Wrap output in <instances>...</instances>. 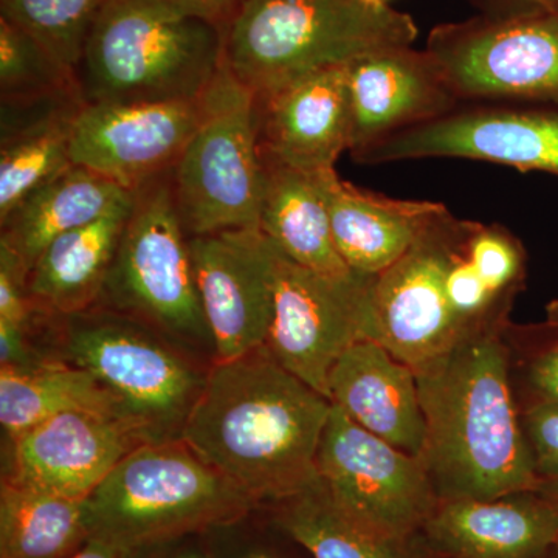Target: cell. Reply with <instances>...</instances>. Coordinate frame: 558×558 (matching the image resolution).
<instances>
[{
  "mask_svg": "<svg viewBox=\"0 0 558 558\" xmlns=\"http://www.w3.org/2000/svg\"><path fill=\"white\" fill-rule=\"evenodd\" d=\"M40 314L28 293V269L5 242L0 241V322L31 328L33 315Z\"/></svg>",
  "mask_w": 558,
  "mask_h": 558,
  "instance_id": "obj_33",
  "label": "cell"
},
{
  "mask_svg": "<svg viewBox=\"0 0 558 558\" xmlns=\"http://www.w3.org/2000/svg\"><path fill=\"white\" fill-rule=\"evenodd\" d=\"M110 0H0V16L20 25L75 73L95 21Z\"/></svg>",
  "mask_w": 558,
  "mask_h": 558,
  "instance_id": "obj_29",
  "label": "cell"
},
{
  "mask_svg": "<svg viewBox=\"0 0 558 558\" xmlns=\"http://www.w3.org/2000/svg\"><path fill=\"white\" fill-rule=\"evenodd\" d=\"M529 347L521 362L526 399L558 402V329L545 325L534 326L523 333Z\"/></svg>",
  "mask_w": 558,
  "mask_h": 558,
  "instance_id": "obj_31",
  "label": "cell"
},
{
  "mask_svg": "<svg viewBox=\"0 0 558 558\" xmlns=\"http://www.w3.org/2000/svg\"><path fill=\"white\" fill-rule=\"evenodd\" d=\"M330 409L264 347L211 366L180 439L256 505H277L317 483Z\"/></svg>",
  "mask_w": 558,
  "mask_h": 558,
  "instance_id": "obj_1",
  "label": "cell"
},
{
  "mask_svg": "<svg viewBox=\"0 0 558 558\" xmlns=\"http://www.w3.org/2000/svg\"><path fill=\"white\" fill-rule=\"evenodd\" d=\"M374 281L376 277L354 271L319 274L278 250L266 348L282 368L326 399L337 360L357 341L376 340Z\"/></svg>",
  "mask_w": 558,
  "mask_h": 558,
  "instance_id": "obj_10",
  "label": "cell"
},
{
  "mask_svg": "<svg viewBox=\"0 0 558 558\" xmlns=\"http://www.w3.org/2000/svg\"><path fill=\"white\" fill-rule=\"evenodd\" d=\"M425 50L462 102L558 112V9L440 24Z\"/></svg>",
  "mask_w": 558,
  "mask_h": 558,
  "instance_id": "obj_9",
  "label": "cell"
},
{
  "mask_svg": "<svg viewBox=\"0 0 558 558\" xmlns=\"http://www.w3.org/2000/svg\"><path fill=\"white\" fill-rule=\"evenodd\" d=\"M481 16L512 17L535 11L554 9L558 0H470Z\"/></svg>",
  "mask_w": 558,
  "mask_h": 558,
  "instance_id": "obj_36",
  "label": "cell"
},
{
  "mask_svg": "<svg viewBox=\"0 0 558 558\" xmlns=\"http://www.w3.org/2000/svg\"><path fill=\"white\" fill-rule=\"evenodd\" d=\"M75 117L24 132L2 143L0 220L5 219L28 194L72 163L70 140Z\"/></svg>",
  "mask_w": 558,
  "mask_h": 558,
  "instance_id": "obj_28",
  "label": "cell"
},
{
  "mask_svg": "<svg viewBox=\"0 0 558 558\" xmlns=\"http://www.w3.org/2000/svg\"><path fill=\"white\" fill-rule=\"evenodd\" d=\"M317 472L337 505L396 537L421 534L440 502L417 458L366 432L333 403Z\"/></svg>",
  "mask_w": 558,
  "mask_h": 558,
  "instance_id": "obj_11",
  "label": "cell"
},
{
  "mask_svg": "<svg viewBox=\"0 0 558 558\" xmlns=\"http://www.w3.org/2000/svg\"><path fill=\"white\" fill-rule=\"evenodd\" d=\"M89 539L86 499L3 480L0 558H69Z\"/></svg>",
  "mask_w": 558,
  "mask_h": 558,
  "instance_id": "obj_26",
  "label": "cell"
},
{
  "mask_svg": "<svg viewBox=\"0 0 558 558\" xmlns=\"http://www.w3.org/2000/svg\"><path fill=\"white\" fill-rule=\"evenodd\" d=\"M546 323L558 329V300L550 301L546 306Z\"/></svg>",
  "mask_w": 558,
  "mask_h": 558,
  "instance_id": "obj_39",
  "label": "cell"
},
{
  "mask_svg": "<svg viewBox=\"0 0 558 558\" xmlns=\"http://www.w3.org/2000/svg\"><path fill=\"white\" fill-rule=\"evenodd\" d=\"M78 92L75 73L38 39L0 16V94L2 100Z\"/></svg>",
  "mask_w": 558,
  "mask_h": 558,
  "instance_id": "obj_30",
  "label": "cell"
},
{
  "mask_svg": "<svg viewBox=\"0 0 558 558\" xmlns=\"http://www.w3.org/2000/svg\"><path fill=\"white\" fill-rule=\"evenodd\" d=\"M508 332L462 341L416 371L427 428L418 461L439 501L495 499L537 486Z\"/></svg>",
  "mask_w": 558,
  "mask_h": 558,
  "instance_id": "obj_2",
  "label": "cell"
},
{
  "mask_svg": "<svg viewBox=\"0 0 558 558\" xmlns=\"http://www.w3.org/2000/svg\"><path fill=\"white\" fill-rule=\"evenodd\" d=\"M28 329L0 322V365L25 369L46 362L33 351L27 339Z\"/></svg>",
  "mask_w": 558,
  "mask_h": 558,
  "instance_id": "obj_34",
  "label": "cell"
},
{
  "mask_svg": "<svg viewBox=\"0 0 558 558\" xmlns=\"http://www.w3.org/2000/svg\"><path fill=\"white\" fill-rule=\"evenodd\" d=\"M120 418L92 410H70L47 418L11 442L7 478L62 495L87 499L112 469L142 446Z\"/></svg>",
  "mask_w": 558,
  "mask_h": 558,
  "instance_id": "obj_17",
  "label": "cell"
},
{
  "mask_svg": "<svg viewBox=\"0 0 558 558\" xmlns=\"http://www.w3.org/2000/svg\"><path fill=\"white\" fill-rule=\"evenodd\" d=\"M556 546H557V548H558V538H557V543H556Z\"/></svg>",
  "mask_w": 558,
  "mask_h": 558,
  "instance_id": "obj_44",
  "label": "cell"
},
{
  "mask_svg": "<svg viewBox=\"0 0 558 558\" xmlns=\"http://www.w3.org/2000/svg\"><path fill=\"white\" fill-rule=\"evenodd\" d=\"M98 306L130 315L186 343H211L171 171L135 190L134 208Z\"/></svg>",
  "mask_w": 558,
  "mask_h": 558,
  "instance_id": "obj_8",
  "label": "cell"
},
{
  "mask_svg": "<svg viewBox=\"0 0 558 558\" xmlns=\"http://www.w3.org/2000/svg\"><path fill=\"white\" fill-rule=\"evenodd\" d=\"M328 387L330 402L355 424L421 458L427 428L416 373L380 341L360 340L347 349L330 371Z\"/></svg>",
  "mask_w": 558,
  "mask_h": 558,
  "instance_id": "obj_20",
  "label": "cell"
},
{
  "mask_svg": "<svg viewBox=\"0 0 558 558\" xmlns=\"http://www.w3.org/2000/svg\"><path fill=\"white\" fill-rule=\"evenodd\" d=\"M134 197L89 226L80 227L44 248L28 274V293L40 314H78L100 303Z\"/></svg>",
  "mask_w": 558,
  "mask_h": 558,
  "instance_id": "obj_22",
  "label": "cell"
},
{
  "mask_svg": "<svg viewBox=\"0 0 558 558\" xmlns=\"http://www.w3.org/2000/svg\"><path fill=\"white\" fill-rule=\"evenodd\" d=\"M258 138L266 163L307 174L336 170L351 146L347 64L333 65L256 98Z\"/></svg>",
  "mask_w": 558,
  "mask_h": 558,
  "instance_id": "obj_18",
  "label": "cell"
},
{
  "mask_svg": "<svg viewBox=\"0 0 558 558\" xmlns=\"http://www.w3.org/2000/svg\"><path fill=\"white\" fill-rule=\"evenodd\" d=\"M194 277L216 362L266 347L278 250L259 229L190 238Z\"/></svg>",
  "mask_w": 558,
  "mask_h": 558,
  "instance_id": "obj_13",
  "label": "cell"
},
{
  "mask_svg": "<svg viewBox=\"0 0 558 558\" xmlns=\"http://www.w3.org/2000/svg\"><path fill=\"white\" fill-rule=\"evenodd\" d=\"M554 9H558V3H557V5H556V7H554Z\"/></svg>",
  "mask_w": 558,
  "mask_h": 558,
  "instance_id": "obj_45",
  "label": "cell"
},
{
  "mask_svg": "<svg viewBox=\"0 0 558 558\" xmlns=\"http://www.w3.org/2000/svg\"><path fill=\"white\" fill-rule=\"evenodd\" d=\"M62 319V362L97 380L143 442L180 439L205 376L140 319L95 306Z\"/></svg>",
  "mask_w": 558,
  "mask_h": 558,
  "instance_id": "obj_6",
  "label": "cell"
},
{
  "mask_svg": "<svg viewBox=\"0 0 558 558\" xmlns=\"http://www.w3.org/2000/svg\"><path fill=\"white\" fill-rule=\"evenodd\" d=\"M244 558H274L266 553H250Z\"/></svg>",
  "mask_w": 558,
  "mask_h": 558,
  "instance_id": "obj_42",
  "label": "cell"
},
{
  "mask_svg": "<svg viewBox=\"0 0 558 558\" xmlns=\"http://www.w3.org/2000/svg\"><path fill=\"white\" fill-rule=\"evenodd\" d=\"M275 506L278 526L314 558H436L422 532L396 537L368 526L337 505L319 480Z\"/></svg>",
  "mask_w": 558,
  "mask_h": 558,
  "instance_id": "obj_25",
  "label": "cell"
},
{
  "mask_svg": "<svg viewBox=\"0 0 558 558\" xmlns=\"http://www.w3.org/2000/svg\"><path fill=\"white\" fill-rule=\"evenodd\" d=\"M458 218L446 209L409 252L374 281L376 340L416 373L459 340L447 296V267Z\"/></svg>",
  "mask_w": 558,
  "mask_h": 558,
  "instance_id": "obj_14",
  "label": "cell"
},
{
  "mask_svg": "<svg viewBox=\"0 0 558 558\" xmlns=\"http://www.w3.org/2000/svg\"><path fill=\"white\" fill-rule=\"evenodd\" d=\"M199 117L201 98L84 105L73 120L70 160L137 190L174 168Z\"/></svg>",
  "mask_w": 558,
  "mask_h": 558,
  "instance_id": "obj_15",
  "label": "cell"
},
{
  "mask_svg": "<svg viewBox=\"0 0 558 558\" xmlns=\"http://www.w3.org/2000/svg\"><path fill=\"white\" fill-rule=\"evenodd\" d=\"M410 14L363 0H247L223 28V64L256 98L326 68L413 46Z\"/></svg>",
  "mask_w": 558,
  "mask_h": 558,
  "instance_id": "obj_3",
  "label": "cell"
},
{
  "mask_svg": "<svg viewBox=\"0 0 558 558\" xmlns=\"http://www.w3.org/2000/svg\"><path fill=\"white\" fill-rule=\"evenodd\" d=\"M363 2L371 3V5H384L388 0H363Z\"/></svg>",
  "mask_w": 558,
  "mask_h": 558,
  "instance_id": "obj_43",
  "label": "cell"
},
{
  "mask_svg": "<svg viewBox=\"0 0 558 558\" xmlns=\"http://www.w3.org/2000/svg\"><path fill=\"white\" fill-rule=\"evenodd\" d=\"M171 558H205V556L201 554L199 550L186 549L175 554V556Z\"/></svg>",
  "mask_w": 558,
  "mask_h": 558,
  "instance_id": "obj_40",
  "label": "cell"
},
{
  "mask_svg": "<svg viewBox=\"0 0 558 558\" xmlns=\"http://www.w3.org/2000/svg\"><path fill=\"white\" fill-rule=\"evenodd\" d=\"M360 163L468 159L558 175V112L532 106H459L354 154Z\"/></svg>",
  "mask_w": 558,
  "mask_h": 558,
  "instance_id": "obj_12",
  "label": "cell"
},
{
  "mask_svg": "<svg viewBox=\"0 0 558 558\" xmlns=\"http://www.w3.org/2000/svg\"><path fill=\"white\" fill-rule=\"evenodd\" d=\"M130 556L131 554L124 553L117 546L109 545L101 539L90 538L83 549L69 558H130Z\"/></svg>",
  "mask_w": 558,
  "mask_h": 558,
  "instance_id": "obj_37",
  "label": "cell"
},
{
  "mask_svg": "<svg viewBox=\"0 0 558 558\" xmlns=\"http://www.w3.org/2000/svg\"><path fill=\"white\" fill-rule=\"evenodd\" d=\"M333 242L349 270L377 277L398 263L446 205L392 199L323 174Z\"/></svg>",
  "mask_w": 558,
  "mask_h": 558,
  "instance_id": "obj_21",
  "label": "cell"
},
{
  "mask_svg": "<svg viewBox=\"0 0 558 558\" xmlns=\"http://www.w3.org/2000/svg\"><path fill=\"white\" fill-rule=\"evenodd\" d=\"M134 194L135 190L124 189L116 180L70 163L0 220V241L20 255L31 274L35 260L54 238L89 226Z\"/></svg>",
  "mask_w": 558,
  "mask_h": 558,
  "instance_id": "obj_23",
  "label": "cell"
},
{
  "mask_svg": "<svg viewBox=\"0 0 558 558\" xmlns=\"http://www.w3.org/2000/svg\"><path fill=\"white\" fill-rule=\"evenodd\" d=\"M161 2L190 16L211 22L223 32L226 25L233 20L234 14L247 0H161Z\"/></svg>",
  "mask_w": 558,
  "mask_h": 558,
  "instance_id": "obj_35",
  "label": "cell"
},
{
  "mask_svg": "<svg viewBox=\"0 0 558 558\" xmlns=\"http://www.w3.org/2000/svg\"><path fill=\"white\" fill-rule=\"evenodd\" d=\"M436 558H444V557H436Z\"/></svg>",
  "mask_w": 558,
  "mask_h": 558,
  "instance_id": "obj_46",
  "label": "cell"
},
{
  "mask_svg": "<svg viewBox=\"0 0 558 558\" xmlns=\"http://www.w3.org/2000/svg\"><path fill=\"white\" fill-rule=\"evenodd\" d=\"M520 418L538 481L558 478V402H523Z\"/></svg>",
  "mask_w": 558,
  "mask_h": 558,
  "instance_id": "obj_32",
  "label": "cell"
},
{
  "mask_svg": "<svg viewBox=\"0 0 558 558\" xmlns=\"http://www.w3.org/2000/svg\"><path fill=\"white\" fill-rule=\"evenodd\" d=\"M351 156L373 143L439 119L462 105L427 50L392 47L347 64Z\"/></svg>",
  "mask_w": 558,
  "mask_h": 558,
  "instance_id": "obj_16",
  "label": "cell"
},
{
  "mask_svg": "<svg viewBox=\"0 0 558 558\" xmlns=\"http://www.w3.org/2000/svg\"><path fill=\"white\" fill-rule=\"evenodd\" d=\"M539 558H558V548L557 546H554V548H550L548 553L543 554Z\"/></svg>",
  "mask_w": 558,
  "mask_h": 558,
  "instance_id": "obj_41",
  "label": "cell"
},
{
  "mask_svg": "<svg viewBox=\"0 0 558 558\" xmlns=\"http://www.w3.org/2000/svg\"><path fill=\"white\" fill-rule=\"evenodd\" d=\"M534 490L538 492V494H542L543 497L553 499V501L558 502V478L539 480Z\"/></svg>",
  "mask_w": 558,
  "mask_h": 558,
  "instance_id": "obj_38",
  "label": "cell"
},
{
  "mask_svg": "<svg viewBox=\"0 0 558 558\" xmlns=\"http://www.w3.org/2000/svg\"><path fill=\"white\" fill-rule=\"evenodd\" d=\"M90 538L132 554L208 529L256 508L236 484L182 439L142 444L86 499Z\"/></svg>",
  "mask_w": 558,
  "mask_h": 558,
  "instance_id": "obj_5",
  "label": "cell"
},
{
  "mask_svg": "<svg viewBox=\"0 0 558 558\" xmlns=\"http://www.w3.org/2000/svg\"><path fill=\"white\" fill-rule=\"evenodd\" d=\"M223 65V32L161 0H110L75 69L84 105L199 100Z\"/></svg>",
  "mask_w": 558,
  "mask_h": 558,
  "instance_id": "obj_4",
  "label": "cell"
},
{
  "mask_svg": "<svg viewBox=\"0 0 558 558\" xmlns=\"http://www.w3.org/2000/svg\"><path fill=\"white\" fill-rule=\"evenodd\" d=\"M444 558H539L558 538V502L535 490L440 501L422 529Z\"/></svg>",
  "mask_w": 558,
  "mask_h": 558,
  "instance_id": "obj_19",
  "label": "cell"
},
{
  "mask_svg": "<svg viewBox=\"0 0 558 558\" xmlns=\"http://www.w3.org/2000/svg\"><path fill=\"white\" fill-rule=\"evenodd\" d=\"M258 227L293 263L319 274H351L333 242L323 174L266 163Z\"/></svg>",
  "mask_w": 558,
  "mask_h": 558,
  "instance_id": "obj_24",
  "label": "cell"
},
{
  "mask_svg": "<svg viewBox=\"0 0 558 558\" xmlns=\"http://www.w3.org/2000/svg\"><path fill=\"white\" fill-rule=\"evenodd\" d=\"M172 193L190 238L259 229L266 163L256 97L223 64L201 97V117L171 170Z\"/></svg>",
  "mask_w": 558,
  "mask_h": 558,
  "instance_id": "obj_7",
  "label": "cell"
},
{
  "mask_svg": "<svg viewBox=\"0 0 558 558\" xmlns=\"http://www.w3.org/2000/svg\"><path fill=\"white\" fill-rule=\"evenodd\" d=\"M70 410L100 411L123 421L97 380L62 360H46L25 369L0 368V422L11 442Z\"/></svg>",
  "mask_w": 558,
  "mask_h": 558,
  "instance_id": "obj_27",
  "label": "cell"
}]
</instances>
